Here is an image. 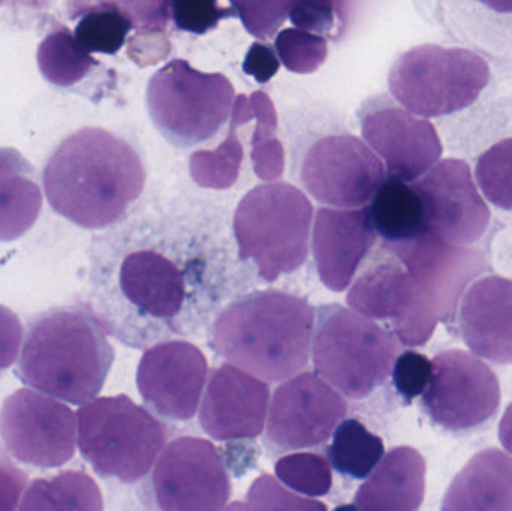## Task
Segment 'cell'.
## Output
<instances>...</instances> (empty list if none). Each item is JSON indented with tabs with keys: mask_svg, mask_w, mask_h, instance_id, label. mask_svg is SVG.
Segmentation results:
<instances>
[{
	"mask_svg": "<svg viewBox=\"0 0 512 511\" xmlns=\"http://www.w3.org/2000/svg\"><path fill=\"white\" fill-rule=\"evenodd\" d=\"M499 440L507 452L512 455V402L508 405L504 417H502L501 425H499Z\"/></svg>",
	"mask_w": 512,
	"mask_h": 511,
	"instance_id": "cell-45",
	"label": "cell"
},
{
	"mask_svg": "<svg viewBox=\"0 0 512 511\" xmlns=\"http://www.w3.org/2000/svg\"><path fill=\"white\" fill-rule=\"evenodd\" d=\"M375 240L366 206L321 207L313 222L312 249L322 284L336 293L345 291Z\"/></svg>",
	"mask_w": 512,
	"mask_h": 511,
	"instance_id": "cell-20",
	"label": "cell"
},
{
	"mask_svg": "<svg viewBox=\"0 0 512 511\" xmlns=\"http://www.w3.org/2000/svg\"><path fill=\"white\" fill-rule=\"evenodd\" d=\"M171 14L183 32L204 35L216 29L224 18L236 15V11L222 8L219 0H171Z\"/></svg>",
	"mask_w": 512,
	"mask_h": 511,
	"instance_id": "cell-39",
	"label": "cell"
},
{
	"mask_svg": "<svg viewBox=\"0 0 512 511\" xmlns=\"http://www.w3.org/2000/svg\"><path fill=\"white\" fill-rule=\"evenodd\" d=\"M225 261L206 230L126 216L90 245V312L135 350L192 335L224 299Z\"/></svg>",
	"mask_w": 512,
	"mask_h": 511,
	"instance_id": "cell-1",
	"label": "cell"
},
{
	"mask_svg": "<svg viewBox=\"0 0 512 511\" xmlns=\"http://www.w3.org/2000/svg\"><path fill=\"white\" fill-rule=\"evenodd\" d=\"M96 6H111L131 18L138 30L129 47V56L135 54L140 63L144 51L149 50L153 59H162L168 53L165 27L171 12V0H69V17L78 18L84 11ZM156 63V62H155Z\"/></svg>",
	"mask_w": 512,
	"mask_h": 511,
	"instance_id": "cell-27",
	"label": "cell"
},
{
	"mask_svg": "<svg viewBox=\"0 0 512 511\" xmlns=\"http://www.w3.org/2000/svg\"><path fill=\"white\" fill-rule=\"evenodd\" d=\"M432 363L423 407L436 425L466 431L484 425L498 413L501 386L486 363L463 350L445 351Z\"/></svg>",
	"mask_w": 512,
	"mask_h": 511,
	"instance_id": "cell-14",
	"label": "cell"
},
{
	"mask_svg": "<svg viewBox=\"0 0 512 511\" xmlns=\"http://www.w3.org/2000/svg\"><path fill=\"white\" fill-rule=\"evenodd\" d=\"M23 324L12 309L0 305V378L18 359L23 342Z\"/></svg>",
	"mask_w": 512,
	"mask_h": 511,
	"instance_id": "cell-42",
	"label": "cell"
},
{
	"mask_svg": "<svg viewBox=\"0 0 512 511\" xmlns=\"http://www.w3.org/2000/svg\"><path fill=\"white\" fill-rule=\"evenodd\" d=\"M230 497V476L218 449L197 437L165 446L141 491L146 506L165 511L222 510Z\"/></svg>",
	"mask_w": 512,
	"mask_h": 511,
	"instance_id": "cell-11",
	"label": "cell"
},
{
	"mask_svg": "<svg viewBox=\"0 0 512 511\" xmlns=\"http://www.w3.org/2000/svg\"><path fill=\"white\" fill-rule=\"evenodd\" d=\"M478 2L486 5L493 11L501 12V14H510L512 12V0H478Z\"/></svg>",
	"mask_w": 512,
	"mask_h": 511,
	"instance_id": "cell-46",
	"label": "cell"
},
{
	"mask_svg": "<svg viewBox=\"0 0 512 511\" xmlns=\"http://www.w3.org/2000/svg\"><path fill=\"white\" fill-rule=\"evenodd\" d=\"M384 441L372 434L355 419L340 422L328 446L327 459L331 467L343 476L364 480L384 458Z\"/></svg>",
	"mask_w": 512,
	"mask_h": 511,
	"instance_id": "cell-29",
	"label": "cell"
},
{
	"mask_svg": "<svg viewBox=\"0 0 512 511\" xmlns=\"http://www.w3.org/2000/svg\"><path fill=\"white\" fill-rule=\"evenodd\" d=\"M433 375V363L417 351H405L393 366V381L397 392L411 402L423 395Z\"/></svg>",
	"mask_w": 512,
	"mask_h": 511,
	"instance_id": "cell-40",
	"label": "cell"
},
{
	"mask_svg": "<svg viewBox=\"0 0 512 511\" xmlns=\"http://www.w3.org/2000/svg\"><path fill=\"white\" fill-rule=\"evenodd\" d=\"M42 209L38 174L18 150L0 147V242L32 230Z\"/></svg>",
	"mask_w": 512,
	"mask_h": 511,
	"instance_id": "cell-24",
	"label": "cell"
},
{
	"mask_svg": "<svg viewBox=\"0 0 512 511\" xmlns=\"http://www.w3.org/2000/svg\"><path fill=\"white\" fill-rule=\"evenodd\" d=\"M36 60L45 80L59 87L78 83L96 65L89 51L63 26L54 29L41 42Z\"/></svg>",
	"mask_w": 512,
	"mask_h": 511,
	"instance_id": "cell-30",
	"label": "cell"
},
{
	"mask_svg": "<svg viewBox=\"0 0 512 511\" xmlns=\"http://www.w3.org/2000/svg\"><path fill=\"white\" fill-rule=\"evenodd\" d=\"M367 209L376 234L385 243L414 239L429 230L420 195L411 183L397 177H385Z\"/></svg>",
	"mask_w": 512,
	"mask_h": 511,
	"instance_id": "cell-26",
	"label": "cell"
},
{
	"mask_svg": "<svg viewBox=\"0 0 512 511\" xmlns=\"http://www.w3.org/2000/svg\"><path fill=\"white\" fill-rule=\"evenodd\" d=\"M134 29L131 18L111 6H96L80 15L75 38L89 53L116 54Z\"/></svg>",
	"mask_w": 512,
	"mask_h": 511,
	"instance_id": "cell-33",
	"label": "cell"
},
{
	"mask_svg": "<svg viewBox=\"0 0 512 511\" xmlns=\"http://www.w3.org/2000/svg\"><path fill=\"white\" fill-rule=\"evenodd\" d=\"M137 150L107 129H80L54 150L42 182L54 212L84 230H105L126 218L146 186Z\"/></svg>",
	"mask_w": 512,
	"mask_h": 511,
	"instance_id": "cell-2",
	"label": "cell"
},
{
	"mask_svg": "<svg viewBox=\"0 0 512 511\" xmlns=\"http://www.w3.org/2000/svg\"><path fill=\"white\" fill-rule=\"evenodd\" d=\"M249 509L325 510L318 501L304 500L298 495L288 494L273 477L262 476L252 485L248 494Z\"/></svg>",
	"mask_w": 512,
	"mask_h": 511,
	"instance_id": "cell-41",
	"label": "cell"
},
{
	"mask_svg": "<svg viewBox=\"0 0 512 511\" xmlns=\"http://www.w3.org/2000/svg\"><path fill=\"white\" fill-rule=\"evenodd\" d=\"M168 429L126 395L92 399L77 413L81 456L102 479L132 485L152 471Z\"/></svg>",
	"mask_w": 512,
	"mask_h": 511,
	"instance_id": "cell-6",
	"label": "cell"
},
{
	"mask_svg": "<svg viewBox=\"0 0 512 511\" xmlns=\"http://www.w3.org/2000/svg\"><path fill=\"white\" fill-rule=\"evenodd\" d=\"M444 511H512V459L498 449L472 456L454 477Z\"/></svg>",
	"mask_w": 512,
	"mask_h": 511,
	"instance_id": "cell-23",
	"label": "cell"
},
{
	"mask_svg": "<svg viewBox=\"0 0 512 511\" xmlns=\"http://www.w3.org/2000/svg\"><path fill=\"white\" fill-rule=\"evenodd\" d=\"M280 68V59L277 51L264 42H254L249 48L243 62V71L249 77L255 78L259 84L268 83Z\"/></svg>",
	"mask_w": 512,
	"mask_h": 511,
	"instance_id": "cell-44",
	"label": "cell"
},
{
	"mask_svg": "<svg viewBox=\"0 0 512 511\" xmlns=\"http://www.w3.org/2000/svg\"><path fill=\"white\" fill-rule=\"evenodd\" d=\"M396 339L370 318L339 305L316 311L313 365L337 392L364 399L385 383L397 359Z\"/></svg>",
	"mask_w": 512,
	"mask_h": 511,
	"instance_id": "cell-8",
	"label": "cell"
},
{
	"mask_svg": "<svg viewBox=\"0 0 512 511\" xmlns=\"http://www.w3.org/2000/svg\"><path fill=\"white\" fill-rule=\"evenodd\" d=\"M243 146L236 126H228V135L215 150H198L189 161L192 180L201 188L222 189L236 185L243 162Z\"/></svg>",
	"mask_w": 512,
	"mask_h": 511,
	"instance_id": "cell-32",
	"label": "cell"
},
{
	"mask_svg": "<svg viewBox=\"0 0 512 511\" xmlns=\"http://www.w3.org/2000/svg\"><path fill=\"white\" fill-rule=\"evenodd\" d=\"M411 185L423 201L427 228L444 242L469 246L489 228V206L478 194L471 167L465 161L436 162Z\"/></svg>",
	"mask_w": 512,
	"mask_h": 511,
	"instance_id": "cell-16",
	"label": "cell"
},
{
	"mask_svg": "<svg viewBox=\"0 0 512 511\" xmlns=\"http://www.w3.org/2000/svg\"><path fill=\"white\" fill-rule=\"evenodd\" d=\"M346 302L358 314L375 320H391L394 326L414 306V281L399 260L384 261L358 276Z\"/></svg>",
	"mask_w": 512,
	"mask_h": 511,
	"instance_id": "cell-25",
	"label": "cell"
},
{
	"mask_svg": "<svg viewBox=\"0 0 512 511\" xmlns=\"http://www.w3.org/2000/svg\"><path fill=\"white\" fill-rule=\"evenodd\" d=\"M361 132L373 152L384 159L388 176L412 183L442 156L435 126L394 105H381L360 113Z\"/></svg>",
	"mask_w": 512,
	"mask_h": 511,
	"instance_id": "cell-18",
	"label": "cell"
},
{
	"mask_svg": "<svg viewBox=\"0 0 512 511\" xmlns=\"http://www.w3.org/2000/svg\"><path fill=\"white\" fill-rule=\"evenodd\" d=\"M270 387L251 372L224 363L213 369L201 402L200 423L216 441L248 440L262 434Z\"/></svg>",
	"mask_w": 512,
	"mask_h": 511,
	"instance_id": "cell-19",
	"label": "cell"
},
{
	"mask_svg": "<svg viewBox=\"0 0 512 511\" xmlns=\"http://www.w3.org/2000/svg\"><path fill=\"white\" fill-rule=\"evenodd\" d=\"M313 206L289 183L256 186L234 215L240 260L254 261L259 276L274 282L300 269L309 257Z\"/></svg>",
	"mask_w": 512,
	"mask_h": 511,
	"instance_id": "cell-7",
	"label": "cell"
},
{
	"mask_svg": "<svg viewBox=\"0 0 512 511\" xmlns=\"http://www.w3.org/2000/svg\"><path fill=\"white\" fill-rule=\"evenodd\" d=\"M277 56L288 71L295 74H312L324 65L328 45L324 36L300 27H289L276 36Z\"/></svg>",
	"mask_w": 512,
	"mask_h": 511,
	"instance_id": "cell-36",
	"label": "cell"
},
{
	"mask_svg": "<svg viewBox=\"0 0 512 511\" xmlns=\"http://www.w3.org/2000/svg\"><path fill=\"white\" fill-rule=\"evenodd\" d=\"M233 83L221 72L198 71L188 60L176 59L153 74L146 102L162 137L176 147H192L218 134L231 116Z\"/></svg>",
	"mask_w": 512,
	"mask_h": 511,
	"instance_id": "cell-10",
	"label": "cell"
},
{
	"mask_svg": "<svg viewBox=\"0 0 512 511\" xmlns=\"http://www.w3.org/2000/svg\"><path fill=\"white\" fill-rule=\"evenodd\" d=\"M349 0H294L289 18L294 26L318 35H330L337 24L346 26Z\"/></svg>",
	"mask_w": 512,
	"mask_h": 511,
	"instance_id": "cell-38",
	"label": "cell"
},
{
	"mask_svg": "<svg viewBox=\"0 0 512 511\" xmlns=\"http://www.w3.org/2000/svg\"><path fill=\"white\" fill-rule=\"evenodd\" d=\"M426 494V461L403 446L388 452L355 495L354 509L415 511Z\"/></svg>",
	"mask_w": 512,
	"mask_h": 511,
	"instance_id": "cell-22",
	"label": "cell"
},
{
	"mask_svg": "<svg viewBox=\"0 0 512 511\" xmlns=\"http://www.w3.org/2000/svg\"><path fill=\"white\" fill-rule=\"evenodd\" d=\"M249 108L256 119L251 152L255 174L264 182H276L285 171V150L276 137V107L270 95L259 90L249 98Z\"/></svg>",
	"mask_w": 512,
	"mask_h": 511,
	"instance_id": "cell-31",
	"label": "cell"
},
{
	"mask_svg": "<svg viewBox=\"0 0 512 511\" xmlns=\"http://www.w3.org/2000/svg\"><path fill=\"white\" fill-rule=\"evenodd\" d=\"M206 356L191 342L165 341L144 351L137 371L141 398L159 416L194 419L206 386Z\"/></svg>",
	"mask_w": 512,
	"mask_h": 511,
	"instance_id": "cell-17",
	"label": "cell"
},
{
	"mask_svg": "<svg viewBox=\"0 0 512 511\" xmlns=\"http://www.w3.org/2000/svg\"><path fill=\"white\" fill-rule=\"evenodd\" d=\"M101 491L81 471H63L51 479L35 480L21 497L18 510H102Z\"/></svg>",
	"mask_w": 512,
	"mask_h": 511,
	"instance_id": "cell-28",
	"label": "cell"
},
{
	"mask_svg": "<svg viewBox=\"0 0 512 511\" xmlns=\"http://www.w3.org/2000/svg\"><path fill=\"white\" fill-rule=\"evenodd\" d=\"M114 363L105 329L77 306H54L30 318L14 374L21 383L72 405L95 399Z\"/></svg>",
	"mask_w": 512,
	"mask_h": 511,
	"instance_id": "cell-3",
	"label": "cell"
},
{
	"mask_svg": "<svg viewBox=\"0 0 512 511\" xmlns=\"http://www.w3.org/2000/svg\"><path fill=\"white\" fill-rule=\"evenodd\" d=\"M475 177L493 206L512 210V137L499 141L480 156Z\"/></svg>",
	"mask_w": 512,
	"mask_h": 511,
	"instance_id": "cell-35",
	"label": "cell"
},
{
	"mask_svg": "<svg viewBox=\"0 0 512 511\" xmlns=\"http://www.w3.org/2000/svg\"><path fill=\"white\" fill-rule=\"evenodd\" d=\"M274 473L286 488L309 498L325 497L333 488L330 462L316 453L283 456L277 461Z\"/></svg>",
	"mask_w": 512,
	"mask_h": 511,
	"instance_id": "cell-34",
	"label": "cell"
},
{
	"mask_svg": "<svg viewBox=\"0 0 512 511\" xmlns=\"http://www.w3.org/2000/svg\"><path fill=\"white\" fill-rule=\"evenodd\" d=\"M490 81L486 60L465 48L424 44L397 57L388 75L391 95L421 117L471 107Z\"/></svg>",
	"mask_w": 512,
	"mask_h": 511,
	"instance_id": "cell-9",
	"label": "cell"
},
{
	"mask_svg": "<svg viewBox=\"0 0 512 511\" xmlns=\"http://www.w3.org/2000/svg\"><path fill=\"white\" fill-rule=\"evenodd\" d=\"M346 413L348 405L324 378L298 372L274 392L265 438L280 452L312 449L333 435Z\"/></svg>",
	"mask_w": 512,
	"mask_h": 511,
	"instance_id": "cell-15",
	"label": "cell"
},
{
	"mask_svg": "<svg viewBox=\"0 0 512 511\" xmlns=\"http://www.w3.org/2000/svg\"><path fill=\"white\" fill-rule=\"evenodd\" d=\"M27 480V474L11 461L0 446V511L18 510Z\"/></svg>",
	"mask_w": 512,
	"mask_h": 511,
	"instance_id": "cell-43",
	"label": "cell"
},
{
	"mask_svg": "<svg viewBox=\"0 0 512 511\" xmlns=\"http://www.w3.org/2000/svg\"><path fill=\"white\" fill-rule=\"evenodd\" d=\"M460 332L475 356L499 365L512 363V279L490 275L466 291Z\"/></svg>",
	"mask_w": 512,
	"mask_h": 511,
	"instance_id": "cell-21",
	"label": "cell"
},
{
	"mask_svg": "<svg viewBox=\"0 0 512 511\" xmlns=\"http://www.w3.org/2000/svg\"><path fill=\"white\" fill-rule=\"evenodd\" d=\"M300 177L319 203L360 209L372 201L387 176L381 159L360 138L330 135L307 150Z\"/></svg>",
	"mask_w": 512,
	"mask_h": 511,
	"instance_id": "cell-13",
	"label": "cell"
},
{
	"mask_svg": "<svg viewBox=\"0 0 512 511\" xmlns=\"http://www.w3.org/2000/svg\"><path fill=\"white\" fill-rule=\"evenodd\" d=\"M243 26L258 39L276 35L291 12L294 0H230Z\"/></svg>",
	"mask_w": 512,
	"mask_h": 511,
	"instance_id": "cell-37",
	"label": "cell"
},
{
	"mask_svg": "<svg viewBox=\"0 0 512 511\" xmlns=\"http://www.w3.org/2000/svg\"><path fill=\"white\" fill-rule=\"evenodd\" d=\"M0 438L21 464L59 468L74 458L77 414L39 390L18 389L0 408Z\"/></svg>",
	"mask_w": 512,
	"mask_h": 511,
	"instance_id": "cell-12",
	"label": "cell"
},
{
	"mask_svg": "<svg viewBox=\"0 0 512 511\" xmlns=\"http://www.w3.org/2000/svg\"><path fill=\"white\" fill-rule=\"evenodd\" d=\"M385 248L408 270L414 281V308L393 326L406 347H423L439 321H451L466 285L487 269L486 258L477 249L444 242L432 231L414 239L384 243Z\"/></svg>",
	"mask_w": 512,
	"mask_h": 511,
	"instance_id": "cell-5",
	"label": "cell"
},
{
	"mask_svg": "<svg viewBox=\"0 0 512 511\" xmlns=\"http://www.w3.org/2000/svg\"><path fill=\"white\" fill-rule=\"evenodd\" d=\"M315 321L306 299L280 290L254 291L219 312L212 347L268 384L282 383L309 363Z\"/></svg>",
	"mask_w": 512,
	"mask_h": 511,
	"instance_id": "cell-4",
	"label": "cell"
}]
</instances>
